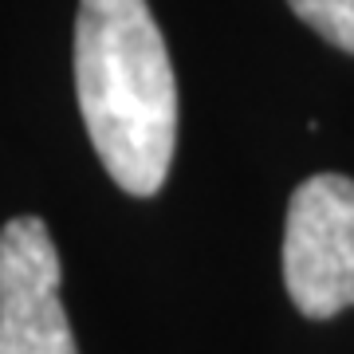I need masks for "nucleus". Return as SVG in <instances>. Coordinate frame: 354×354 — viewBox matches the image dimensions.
<instances>
[{
    "label": "nucleus",
    "instance_id": "nucleus-1",
    "mask_svg": "<svg viewBox=\"0 0 354 354\" xmlns=\"http://www.w3.org/2000/svg\"><path fill=\"white\" fill-rule=\"evenodd\" d=\"M75 95L114 185L153 197L177 146V79L146 0H79Z\"/></svg>",
    "mask_w": 354,
    "mask_h": 354
},
{
    "label": "nucleus",
    "instance_id": "nucleus-2",
    "mask_svg": "<svg viewBox=\"0 0 354 354\" xmlns=\"http://www.w3.org/2000/svg\"><path fill=\"white\" fill-rule=\"evenodd\" d=\"M283 288L307 319L354 307V181L315 174L291 193L283 221Z\"/></svg>",
    "mask_w": 354,
    "mask_h": 354
},
{
    "label": "nucleus",
    "instance_id": "nucleus-3",
    "mask_svg": "<svg viewBox=\"0 0 354 354\" xmlns=\"http://www.w3.org/2000/svg\"><path fill=\"white\" fill-rule=\"evenodd\" d=\"M59 279L64 264L39 216L0 228V354H79Z\"/></svg>",
    "mask_w": 354,
    "mask_h": 354
},
{
    "label": "nucleus",
    "instance_id": "nucleus-4",
    "mask_svg": "<svg viewBox=\"0 0 354 354\" xmlns=\"http://www.w3.org/2000/svg\"><path fill=\"white\" fill-rule=\"evenodd\" d=\"M288 4L327 44L354 55V0H288Z\"/></svg>",
    "mask_w": 354,
    "mask_h": 354
}]
</instances>
